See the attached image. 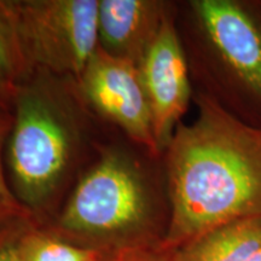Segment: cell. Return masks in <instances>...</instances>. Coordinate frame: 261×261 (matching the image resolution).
Returning <instances> with one entry per match:
<instances>
[{
	"label": "cell",
	"instance_id": "1",
	"mask_svg": "<svg viewBox=\"0 0 261 261\" xmlns=\"http://www.w3.org/2000/svg\"><path fill=\"white\" fill-rule=\"evenodd\" d=\"M179 123L167 146L171 218L161 238L175 250L230 221L261 215V127L234 116L210 93Z\"/></svg>",
	"mask_w": 261,
	"mask_h": 261
},
{
	"label": "cell",
	"instance_id": "2",
	"mask_svg": "<svg viewBox=\"0 0 261 261\" xmlns=\"http://www.w3.org/2000/svg\"><path fill=\"white\" fill-rule=\"evenodd\" d=\"M55 234L107 255L154 241V204L136 166L106 155L75 189Z\"/></svg>",
	"mask_w": 261,
	"mask_h": 261
},
{
	"label": "cell",
	"instance_id": "3",
	"mask_svg": "<svg viewBox=\"0 0 261 261\" xmlns=\"http://www.w3.org/2000/svg\"><path fill=\"white\" fill-rule=\"evenodd\" d=\"M190 9L220 90L217 100L261 127V2L194 0Z\"/></svg>",
	"mask_w": 261,
	"mask_h": 261
},
{
	"label": "cell",
	"instance_id": "4",
	"mask_svg": "<svg viewBox=\"0 0 261 261\" xmlns=\"http://www.w3.org/2000/svg\"><path fill=\"white\" fill-rule=\"evenodd\" d=\"M14 102L8 165L12 192L32 212L50 198L63 178L70 160L71 135L54 104L34 90L19 86Z\"/></svg>",
	"mask_w": 261,
	"mask_h": 261
},
{
	"label": "cell",
	"instance_id": "5",
	"mask_svg": "<svg viewBox=\"0 0 261 261\" xmlns=\"http://www.w3.org/2000/svg\"><path fill=\"white\" fill-rule=\"evenodd\" d=\"M29 67L37 64L80 81L98 47L97 0L11 2Z\"/></svg>",
	"mask_w": 261,
	"mask_h": 261
},
{
	"label": "cell",
	"instance_id": "6",
	"mask_svg": "<svg viewBox=\"0 0 261 261\" xmlns=\"http://www.w3.org/2000/svg\"><path fill=\"white\" fill-rule=\"evenodd\" d=\"M80 83L85 96L98 112L151 154H159L139 67L112 56L98 45Z\"/></svg>",
	"mask_w": 261,
	"mask_h": 261
},
{
	"label": "cell",
	"instance_id": "7",
	"mask_svg": "<svg viewBox=\"0 0 261 261\" xmlns=\"http://www.w3.org/2000/svg\"><path fill=\"white\" fill-rule=\"evenodd\" d=\"M159 152L167 149L191 98L188 62L173 15L163 22L139 65Z\"/></svg>",
	"mask_w": 261,
	"mask_h": 261
},
{
	"label": "cell",
	"instance_id": "8",
	"mask_svg": "<svg viewBox=\"0 0 261 261\" xmlns=\"http://www.w3.org/2000/svg\"><path fill=\"white\" fill-rule=\"evenodd\" d=\"M169 14L168 3L158 0H100L98 45L139 67Z\"/></svg>",
	"mask_w": 261,
	"mask_h": 261
},
{
	"label": "cell",
	"instance_id": "9",
	"mask_svg": "<svg viewBox=\"0 0 261 261\" xmlns=\"http://www.w3.org/2000/svg\"><path fill=\"white\" fill-rule=\"evenodd\" d=\"M261 248V215L208 231L173 250L172 261H248Z\"/></svg>",
	"mask_w": 261,
	"mask_h": 261
},
{
	"label": "cell",
	"instance_id": "10",
	"mask_svg": "<svg viewBox=\"0 0 261 261\" xmlns=\"http://www.w3.org/2000/svg\"><path fill=\"white\" fill-rule=\"evenodd\" d=\"M110 255L64 240L54 232H44L28 225L19 242L21 261H107Z\"/></svg>",
	"mask_w": 261,
	"mask_h": 261
},
{
	"label": "cell",
	"instance_id": "11",
	"mask_svg": "<svg viewBox=\"0 0 261 261\" xmlns=\"http://www.w3.org/2000/svg\"><path fill=\"white\" fill-rule=\"evenodd\" d=\"M29 68L19 40L11 2H0V87L15 98Z\"/></svg>",
	"mask_w": 261,
	"mask_h": 261
},
{
	"label": "cell",
	"instance_id": "12",
	"mask_svg": "<svg viewBox=\"0 0 261 261\" xmlns=\"http://www.w3.org/2000/svg\"><path fill=\"white\" fill-rule=\"evenodd\" d=\"M14 125V117L9 109H0V223L12 219H28L33 213L17 200L14 192L6 182L4 173V156L6 140Z\"/></svg>",
	"mask_w": 261,
	"mask_h": 261
},
{
	"label": "cell",
	"instance_id": "13",
	"mask_svg": "<svg viewBox=\"0 0 261 261\" xmlns=\"http://www.w3.org/2000/svg\"><path fill=\"white\" fill-rule=\"evenodd\" d=\"M32 218L12 219L0 223V261H21L19 242Z\"/></svg>",
	"mask_w": 261,
	"mask_h": 261
},
{
	"label": "cell",
	"instance_id": "14",
	"mask_svg": "<svg viewBox=\"0 0 261 261\" xmlns=\"http://www.w3.org/2000/svg\"><path fill=\"white\" fill-rule=\"evenodd\" d=\"M173 250L165 249L161 243L122 250L109 256L107 261H172Z\"/></svg>",
	"mask_w": 261,
	"mask_h": 261
},
{
	"label": "cell",
	"instance_id": "15",
	"mask_svg": "<svg viewBox=\"0 0 261 261\" xmlns=\"http://www.w3.org/2000/svg\"><path fill=\"white\" fill-rule=\"evenodd\" d=\"M12 100H14V98L0 87V109H9V104Z\"/></svg>",
	"mask_w": 261,
	"mask_h": 261
},
{
	"label": "cell",
	"instance_id": "16",
	"mask_svg": "<svg viewBox=\"0 0 261 261\" xmlns=\"http://www.w3.org/2000/svg\"><path fill=\"white\" fill-rule=\"evenodd\" d=\"M248 261H261V248L257 252L254 253L253 255L248 259Z\"/></svg>",
	"mask_w": 261,
	"mask_h": 261
}]
</instances>
